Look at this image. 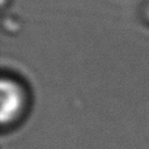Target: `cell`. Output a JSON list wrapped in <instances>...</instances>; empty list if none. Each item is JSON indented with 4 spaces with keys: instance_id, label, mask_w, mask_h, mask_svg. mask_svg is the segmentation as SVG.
Returning <instances> with one entry per match:
<instances>
[{
    "instance_id": "6da1fadb",
    "label": "cell",
    "mask_w": 149,
    "mask_h": 149,
    "mask_svg": "<svg viewBox=\"0 0 149 149\" xmlns=\"http://www.w3.org/2000/svg\"><path fill=\"white\" fill-rule=\"evenodd\" d=\"M26 107V95L22 88L13 80L4 79L1 81V110L0 119L1 124L15 123L22 115Z\"/></svg>"
}]
</instances>
